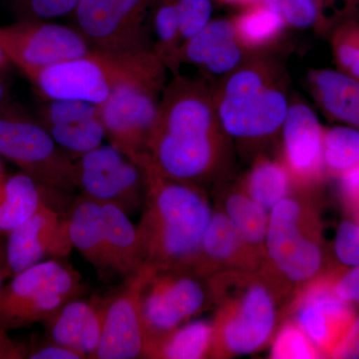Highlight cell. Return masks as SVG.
I'll use <instances>...</instances> for the list:
<instances>
[{
  "mask_svg": "<svg viewBox=\"0 0 359 359\" xmlns=\"http://www.w3.org/2000/svg\"><path fill=\"white\" fill-rule=\"evenodd\" d=\"M320 355L308 335L295 323H287L280 327L271 351V358L275 359H311Z\"/></svg>",
  "mask_w": 359,
  "mask_h": 359,
  "instance_id": "obj_33",
  "label": "cell"
},
{
  "mask_svg": "<svg viewBox=\"0 0 359 359\" xmlns=\"http://www.w3.org/2000/svg\"><path fill=\"white\" fill-rule=\"evenodd\" d=\"M166 84H131L116 90L100 107L106 140L130 159L147 154Z\"/></svg>",
  "mask_w": 359,
  "mask_h": 359,
  "instance_id": "obj_13",
  "label": "cell"
},
{
  "mask_svg": "<svg viewBox=\"0 0 359 359\" xmlns=\"http://www.w3.org/2000/svg\"><path fill=\"white\" fill-rule=\"evenodd\" d=\"M209 276L212 302L219 304L212 323L210 355H245L269 341L276 323V299L271 283L249 271Z\"/></svg>",
  "mask_w": 359,
  "mask_h": 359,
  "instance_id": "obj_5",
  "label": "cell"
},
{
  "mask_svg": "<svg viewBox=\"0 0 359 359\" xmlns=\"http://www.w3.org/2000/svg\"><path fill=\"white\" fill-rule=\"evenodd\" d=\"M182 42L200 32L212 20V0H177Z\"/></svg>",
  "mask_w": 359,
  "mask_h": 359,
  "instance_id": "obj_35",
  "label": "cell"
},
{
  "mask_svg": "<svg viewBox=\"0 0 359 359\" xmlns=\"http://www.w3.org/2000/svg\"><path fill=\"white\" fill-rule=\"evenodd\" d=\"M334 358H359V316L354 318L346 335L332 353Z\"/></svg>",
  "mask_w": 359,
  "mask_h": 359,
  "instance_id": "obj_41",
  "label": "cell"
},
{
  "mask_svg": "<svg viewBox=\"0 0 359 359\" xmlns=\"http://www.w3.org/2000/svg\"><path fill=\"white\" fill-rule=\"evenodd\" d=\"M41 188L22 173H0V237L30 218L43 202Z\"/></svg>",
  "mask_w": 359,
  "mask_h": 359,
  "instance_id": "obj_24",
  "label": "cell"
},
{
  "mask_svg": "<svg viewBox=\"0 0 359 359\" xmlns=\"http://www.w3.org/2000/svg\"><path fill=\"white\" fill-rule=\"evenodd\" d=\"M153 0H79L73 27L93 50L127 54L153 51L146 20Z\"/></svg>",
  "mask_w": 359,
  "mask_h": 359,
  "instance_id": "obj_10",
  "label": "cell"
},
{
  "mask_svg": "<svg viewBox=\"0 0 359 359\" xmlns=\"http://www.w3.org/2000/svg\"><path fill=\"white\" fill-rule=\"evenodd\" d=\"M218 81L212 85L215 107L231 140L262 143L282 132L290 102L280 63L254 53Z\"/></svg>",
  "mask_w": 359,
  "mask_h": 359,
  "instance_id": "obj_3",
  "label": "cell"
},
{
  "mask_svg": "<svg viewBox=\"0 0 359 359\" xmlns=\"http://www.w3.org/2000/svg\"><path fill=\"white\" fill-rule=\"evenodd\" d=\"M95 302L96 297L88 299L81 297L63 304L43 321L47 339L80 351V339Z\"/></svg>",
  "mask_w": 359,
  "mask_h": 359,
  "instance_id": "obj_30",
  "label": "cell"
},
{
  "mask_svg": "<svg viewBox=\"0 0 359 359\" xmlns=\"http://www.w3.org/2000/svg\"><path fill=\"white\" fill-rule=\"evenodd\" d=\"M101 205L111 266L114 275L125 280L145 266L137 226L117 205Z\"/></svg>",
  "mask_w": 359,
  "mask_h": 359,
  "instance_id": "obj_23",
  "label": "cell"
},
{
  "mask_svg": "<svg viewBox=\"0 0 359 359\" xmlns=\"http://www.w3.org/2000/svg\"><path fill=\"white\" fill-rule=\"evenodd\" d=\"M1 172H6V168H4V163L0 160V173H1Z\"/></svg>",
  "mask_w": 359,
  "mask_h": 359,
  "instance_id": "obj_49",
  "label": "cell"
},
{
  "mask_svg": "<svg viewBox=\"0 0 359 359\" xmlns=\"http://www.w3.org/2000/svg\"><path fill=\"white\" fill-rule=\"evenodd\" d=\"M79 271L58 259L35 264L13 276L0 290V330L43 323L66 302L84 297Z\"/></svg>",
  "mask_w": 359,
  "mask_h": 359,
  "instance_id": "obj_7",
  "label": "cell"
},
{
  "mask_svg": "<svg viewBox=\"0 0 359 359\" xmlns=\"http://www.w3.org/2000/svg\"><path fill=\"white\" fill-rule=\"evenodd\" d=\"M212 323L199 320L184 323L164 337L151 342L144 358L199 359L211 353Z\"/></svg>",
  "mask_w": 359,
  "mask_h": 359,
  "instance_id": "obj_26",
  "label": "cell"
},
{
  "mask_svg": "<svg viewBox=\"0 0 359 359\" xmlns=\"http://www.w3.org/2000/svg\"><path fill=\"white\" fill-rule=\"evenodd\" d=\"M280 13L287 26L323 28V14L318 0H280Z\"/></svg>",
  "mask_w": 359,
  "mask_h": 359,
  "instance_id": "obj_36",
  "label": "cell"
},
{
  "mask_svg": "<svg viewBox=\"0 0 359 359\" xmlns=\"http://www.w3.org/2000/svg\"><path fill=\"white\" fill-rule=\"evenodd\" d=\"M325 172L340 176L359 167V129L337 125L323 130Z\"/></svg>",
  "mask_w": 359,
  "mask_h": 359,
  "instance_id": "obj_32",
  "label": "cell"
},
{
  "mask_svg": "<svg viewBox=\"0 0 359 359\" xmlns=\"http://www.w3.org/2000/svg\"><path fill=\"white\" fill-rule=\"evenodd\" d=\"M112 297L113 294L106 297H96L95 306L90 313L79 342V351L86 358H94L95 356L102 337L106 316Z\"/></svg>",
  "mask_w": 359,
  "mask_h": 359,
  "instance_id": "obj_37",
  "label": "cell"
},
{
  "mask_svg": "<svg viewBox=\"0 0 359 359\" xmlns=\"http://www.w3.org/2000/svg\"><path fill=\"white\" fill-rule=\"evenodd\" d=\"M334 252L344 266H359V223L344 221L339 224L335 236Z\"/></svg>",
  "mask_w": 359,
  "mask_h": 359,
  "instance_id": "obj_38",
  "label": "cell"
},
{
  "mask_svg": "<svg viewBox=\"0 0 359 359\" xmlns=\"http://www.w3.org/2000/svg\"><path fill=\"white\" fill-rule=\"evenodd\" d=\"M231 20L238 41L250 53H259L278 42L287 26L280 11L261 1L243 7Z\"/></svg>",
  "mask_w": 359,
  "mask_h": 359,
  "instance_id": "obj_25",
  "label": "cell"
},
{
  "mask_svg": "<svg viewBox=\"0 0 359 359\" xmlns=\"http://www.w3.org/2000/svg\"><path fill=\"white\" fill-rule=\"evenodd\" d=\"M2 237H0V240H1Z\"/></svg>",
  "mask_w": 359,
  "mask_h": 359,
  "instance_id": "obj_50",
  "label": "cell"
},
{
  "mask_svg": "<svg viewBox=\"0 0 359 359\" xmlns=\"http://www.w3.org/2000/svg\"><path fill=\"white\" fill-rule=\"evenodd\" d=\"M318 1H320L323 14L325 13V7L330 6V4H334V2L337 1V0H318ZM342 1H344V6H342V9L337 15L351 13V11H353L354 9L358 8L359 7V0H342Z\"/></svg>",
  "mask_w": 359,
  "mask_h": 359,
  "instance_id": "obj_44",
  "label": "cell"
},
{
  "mask_svg": "<svg viewBox=\"0 0 359 359\" xmlns=\"http://www.w3.org/2000/svg\"><path fill=\"white\" fill-rule=\"evenodd\" d=\"M308 207L285 198L269 214L266 254L276 273L289 283L306 285L320 273L323 250Z\"/></svg>",
  "mask_w": 359,
  "mask_h": 359,
  "instance_id": "obj_9",
  "label": "cell"
},
{
  "mask_svg": "<svg viewBox=\"0 0 359 359\" xmlns=\"http://www.w3.org/2000/svg\"><path fill=\"white\" fill-rule=\"evenodd\" d=\"M135 163L145 175V202L136 224L145 264L192 266L212 214L204 190L161 174L148 154Z\"/></svg>",
  "mask_w": 359,
  "mask_h": 359,
  "instance_id": "obj_2",
  "label": "cell"
},
{
  "mask_svg": "<svg viewBox=\"0 0 359 359\" xmlns=\"http://www.w3.org/2000/svg\"><path fill=\"white\" fill-rule=\"evenodd\" d=\"M224 214L230 218L250 249L261 257L266 252L269 216L261 205L245 192L229 194L224 200Z\"/></svg>",
  "mask_w": 359,
  "mask_h": 359,
  "instance_id": "obj_29",
  "label": "cell"
},
{
  "mask_svg": "<svg viewBox=\"0 0 359 359\" xmlns=\"http://www.w3.org/2000/svg\"><path fill=\"white\" fill-rule=\"evenodd\" d=\"M28 346L15 341L6 330H0V359H26Z\"/></svg>",
  "mask_w": 359,
  "mask_h": 359,
  "instance_id": "obj_42",
  "label": "cell"
},
{
  "mask_svg": "<svg viewBox=\"0 0 359 359\" xmlns=\"http://www.w3.org/2000/svg\"><path fill=\"white\" fill-rule=\"evenodd\" d=\"M292 182V175L283 162L259 157L245 178V193L271 212L280 201L289 197Z\"/></svg>",
  "mask_w": 359,
  "mask_h": 359,
  "instance_id": "obj_27",
  "label": "cell"
},
{
  "mask_svg": "<svg viewBox=\"0 0 359 359\" xmlns=\"http://www.w3.org/2000/svg\"><path fill=\"white\" fill-rule=\"evenodd\" d=\"M73 249L66 217L44 201L30 218L7 235V266L11 278L41 263L47 257L60 259Z\"/></svg>",
  "mask_w": 359,
  "mask_h": 359,
  "instance_id": "obj_15",
  "label": "cell"
},
{
  "mask_svg": "<svg viewBox=\"0 0 359 359\" xmlns=\"http://www.w3.org/2000/svg\"><path fill=\"white\" fill-rule=\"evenodd\" d=\"M334 294L342 301L359 302V266H353L334 283Z\"/></svg>",
  "mask_w": 359,
  "mask_h": 359,
  "instance_id": "obj_40",
  "label": "cell"
},
{
  "mask_svg": "<svg viewBox=\"0 0 359 359\" xmlns=\"http://www.w3.org/2000/svg\"><path fill=\"white\" fill-rule=\"evenodd\" d=\"M252 54L238 41L231 18H217L184 42L181 63L197 67L205 80H219L237 69Z\"/></svg>",
  "mask_w": 359,
  "mask_h": 359,
  "instance_id": "obj_19",
  "label": "cell"
},
{
  "mask_svg": "<svg viewBox=\"0 0 359 359\" xmlns=\"http://www.w3.org/2000/svg\"><path fill=\"white\" fill-rule=\"evenodd\" d=\"M323 130L318 116L309 105L290 102L280 132L283 163L297 183H313L325 174Z\"/></svg>",
  "mask_w": 359,
  "mask_h": 359,
  "instance_id": "obj_18",
  "label": "cell"
},
{
  "mask_svg": "<svg viewBox=\"0 0 359 359\" xmlns=\"http://www.w3.org/2000/svg\"><path fill=\"white\" fill-rule=\"evenodd\" d=\"M167 71L153 51L92 50L81 57L21 73L42 100L67 99L100 105L126 85L166 84Z\"/></svg>",
  "mask_w": 359,
  "mask_h": 359,
  "instance_id": "obj_4",
  "label": "cell"
},
{
  "mask_svg": "<svg viewBox=\"0 0 359 359\" xmlns=\"http://www.w3.org/2000/svg\"><path fill=\"white\" fill-rule=\"evenodd\" d=\"M356 11H359V8L356 9Z\"/></svg>",
  "mask_w": 359,
  "mask_h": 359,
  "instance_id": "obj_51",
  "label": "cell"
},
{
  "mask_svg": "<svg viewBox=\"0 0 359 359\" xmlns=\"http://www.w3.org/2000/svg\"><path fill=\"white\" fill-rule=\"evenodd\" d=\"M16 20H43L70 16L79 0H4Z\"/></svg>",
  "mask_w": 359,
  "mask_h": 359,
  "instance_id": "obj_34",
  "label": "cell"
},
{
  "mask_svg": "<svg viewBox=\"0 0 359 359\" xmlns=\"http://www.w3.org/2000/svg\"><path fill=\"white\" fill-rule=\"evenodd\" d=\"M0 49L20 72L81 57L93 50L72 25L43 20L0 25Z\"/></svg>",
  "mask_w": 359,
  "mask_h": 359,
  "instance_id": "obj_12",
  "label": "cell"
},
{
  "mask_svg": "<svg viewBox=\"0 0 359 359\" xmlns=\"http://www.w3.org/2000/svg\"><path fill=\"white\" fill-rule=\"evenodd\" d=\"M149 271L145 264L113 294L95 359L144 358L145 325L141 311V292Z\"/></svg>",
  "mask_w": 359,
  "mask_h": 359,
  "instance_id": "obj_14",
  "label": "cell"
},
{
  "mask_svg": "<svg viewBox=\"0 0 359 359\" xmlns=\"http://www.w3.org/2000/svg\"><path fill=\"white\" fill-rule=\"evenodd\" d=\"M7 278H11V273H9L8 266H7L6 252V254L0 256V290L4 287V280H6Z\"/></svg>",
  "mask_w": 359,
  "mask_h": 359,
  "instance_id": "obj_45",
  "label": "cell"
},
{
  "mask_svg": "<svg viewBox=\"0 0 359 359\" xmlns=\"http://www.w3.org/2000/svg\"><path fill=\"white\" fill-rule=\"evenodd\" d=\"M230 140L217 114L212 84L204 77L175 75L163 90L148 141L156 169L203 188L223 174Z\"/></svg>",
  "mask_w": 359,
  "mask_h": 359,
  "instance_id": "obj_1",
  "label": "cell"
},
{
  "mask_svg": "<svg viewBox=\"0 0 359 359\" xmlns=\"http://www.w3.org/2000/svg\"><path fill=\"white\" fill-rule=\"evenodd\" d=\"M79 195L100 204L117 205L127 215L142 212L146 182L143 169L108 143L73 161Z\"/></svg>",
  "mask_w": 359,
  "mask_h": 359,
  "instance_id": "obj_11",
  "label": "cell"
},
{
  "mask_svg": "<svg viewBox=\"0 0 359 359\" xmlns=\"http://www.w3.org/2000/svg\"><path fill=\"white\" fill-rule=\"evenodd\" d=\"M327 32L337 70L359 80V11L335 18Z\"/></svg>",
  "mask_w": 359,
  "mask_h": 359,
  "instance_id": "obj_31",
  "label": "cell"
},
{
  "mask_svg": "<svg viewBox=\"0 0 359 359\" xmlns=\"http://www.w3.org/2000/svg\"><path fill=\"white\" fill-rule=\"evenodd\" d=\"M294 313L295 323L320 353L327 355H332L355 318L348 302L334 294V283L323 278L304 285Z\"/></svg>",
  "mask_w": 359,
  "mask_h": 359,
  "instance_id": "obj_16",
  "label": "cell"
},
{
  "mask_svg": "<svg viewBox=\"0 0 359 359\" xmlns=\"http://www.w3.org/2000/svg\"><path fill=\"white\" fill-rule=\"evenodd\" d=\"M4 254H6V245L0 240V256Z\"/></svg>",
  "mask_w": 359,
  "mask_h": 359,
  "instance_id": "obj_48",
  "label": "cell"
},
{
  "mask_svg": "<svg viewBox=\"0 0 359 359\" xmlns=\"http://www.w3.org/2000/svg\"><path fill=\"white\" fill-rule=\"evenodd\" d=\"M216 1L219 2V4L245 7L250 6V4H256V2H259V0H216Z\"/></svg>",
  "mask_w": 359,
  "mask_h": 359,
  "instance_id": "obj_46",
  "label": "cell"
},
{
  "mask_svg": "<svg viewBox=\"0 0 359 359\" xmlns=\"http://www.w3.org/2000/svg\"><path fill=\"white\" fill-rule=\"evenodd\" d=\"M37 120L73 161L102 145L105 129L97 104L80 100H42Z\"/></svg>",
  "mask_w": 359,
  "mask_h": 359,
  "instance_id": "obj_17",
  "label": "cell"
},
{
  "mask_svg": "<svg viewBox=\"0 0 359 359\" xmlns=\"http://www.w3.org/2000/svg\"><path fill=\"white\" fill-rule=\"evenodd\" d=\"M150 11L155 37L153 52L173 76L179 75L183 42L180 34L177 0H153Z\"/></svg>",
  "mask_w": 359,
  "mask_h": 359,
  "instance_id": "obj_28",
  "label": "cell"
},
{
  "mask_svg": "<svg viewBox=\"0 0 359 359\" xmlns=\"http://www.w3.org/2000/svg\"><path fill=\"white\" fill-rule=\"evenodd\" d=\"M311 93L330 119L359 129V80L339 70L316 69L309 74Z\"/></svg>",
  "mask_w": 359,
  "mask_h": 359,
  "instance_id": "obj_22",
  "label": "cell"
},
{
  "mask_svg": "<svg viewBox=\"0 0 359 359\" xmlns=\"http://www.w3.org/2000/svg\"><path fill=\"white\" fill-rule=\"evenodd\" d=\"M261 263V257L245 244L230 218L224 212H212L199 254L190 266L199 275L209 278L223 268L252 271Z\"/></svg>",
  "mask_w": 359,
  "mask_h": 359,
  "instance_id": "obj_20",
  "label": "cell"
},
{
  "mask_svg": "<svg viewBox=\"0 0 359 359\" xmlns=\"http://www.w3.org/2000/svg\"><path fill=\"white\" fill-rule=\"evenodd\" d=\"M211 302L209 278L190 266H149L141 292L142 316L147 335L145 351L151 342L202 313Z\"/></svg>",
  "mask_w": 359,
  "mask_h": 359,
  "instance_id": "obj_8",
  "label": "cell"
},
{
  "mask_svg": "<svg viewBox=\"0 0 359 359\" xmlns=\"http://www.w3.org/2000/svg\"><path fill=\"white\" fill-rule=\"evenodd\" d=\"M11 65V63L9 62L6 54L0 49V70H9V66Z\"/></svg>",
  "mask_w": 359,
  "mask_h": 359,
  "instance_id": "obj_47",
  "label": "cell"
},
{
  "mask_svg": "<svg viewBox=\"0 0 359 359\" xmlns=\"http://www.w3.org/2000/svg\"><path fill=\"white\" fill-rule=\"evenodd\" d=\"M71 245L98 273L102 280L114 276L108 255L102 205L78 195L66 214Z\"/></svg>",
  "mask_w": 359,
  "mask_h": 359,
  "instance_id": "obj_21",
  "label": "cell"
},
{
  "mask_svg": "<svg viewBox=\"0 0 359 359\" xmlns=\"http://www.w3.org/2000/svg\"><path fill=\"white\" fill-rule=\"evenodd\" d=\"M28 346V359H84L86 356L76 349L62 346L47 339L34 340Z\"/></svg>",
  "mask_w": 359,
  "mask_h": 359,
  "instance_id": "obj_39",
  "label": "cell"
},
{
  "mask_svg": "<svg viewBox=\"0 0 359 359\" xmlns=\"http://www.w3.org/2000/svg\"><path fill=\"white\" fill-rule=\"evenodd\" d=\"M0 156L36 182L44 201L76 191L73 160L34 115L11 99L0 109Z\"/></svg>",
  "mask_w": 359,
  "mask_h": 359,
  "instance_id": "obj_6",
  "label": "cell"
},
{
  "mask_svg": "<svg viewBox=\"0 0 359 359\" xmlns=\"http://www.w3.org/2000/svg\"><path fill=\"white\" fill-rule=\"evenodd\" d=\"M11 85L8 70H0V109L11 100Z\"/></svg>",
  "mask_w": 359,
  "mask_h": 359,
  "instance_id": "obj_43",
  "label": "cell"
}]
</instances>
